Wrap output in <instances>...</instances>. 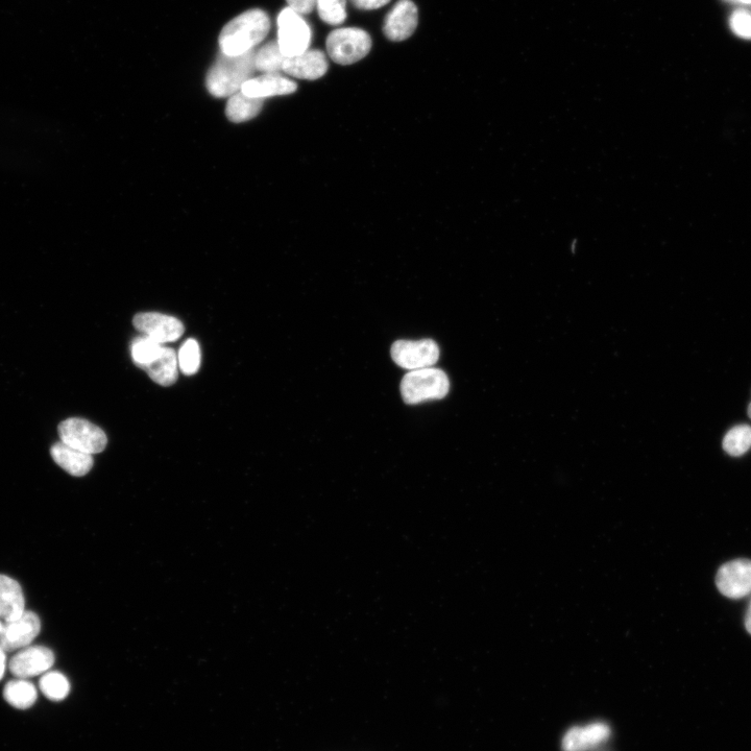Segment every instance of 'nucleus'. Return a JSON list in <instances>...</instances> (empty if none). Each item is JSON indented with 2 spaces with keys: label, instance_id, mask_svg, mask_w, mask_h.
Wrapping results in <instances>:
<instances>
[{
  "label": "nucleus",
  "instance_id": "1",
  "mask_svg": "<svg viewBox=\"0 0 751 751\" xmlns=\"http://www.w3.org/2000/svg\"><path fill=\"white\" fill-rule=\"evenodd\" d=\"M270 30L268 13L260 9L242 13L228 22L222 30L218 38L221 52L228 56L249 53L268 36Z\"/></svg>",
  "mask_w": 751,
  "mask_h": 751
},
{
  "label": "nucleus",
  "instance_id": "2",
  "mask_svg": "<svg viewBox=\"0 0 751 751\" xmlns=\"http://www.w3.org/2000/svg\"><path fill=\"white\" fill-rule=\"evenodd\" d=\"M255 54V50L240 56H228L221 52L207 75L209 93L222 99L240 92L256 70Z\"/></svg>",
  "mask_w": 751,
  "mask_h": 751
},
{
  "label": "nucleus",
  "instance_id": "3",
  "mask_svg": "<svg viewBox=\"0 0 751 751\" xmlns=\"http://www.w3.org/2000/svg\"><path fill=\"white\" fill-rule=\"evenodd\" d=\"M450 391V381L445 372L427 368L410 371L401 382V394L405 403L420 404L429 400H441Z\"/></svg>",
  "mask_w": 751,
  "mask_h": 751
},
{
  "label": "nucleus",
  "instance_id": "4",
  "mask_svg": "<svg viewBox=\"0 0 751 751\" xmlns=\"http://www.w3.org/2000/svg\"><path fill=\"white\" fill-rule=\"evenodd\" d=\"M326 46L328 55L335 63L351 65L369 55L372 38L358 28L338 29L329 34Z\"/></svg>",
  "mask_w": 751,
  "mask_h": 751
},
{
  "label": "nucleus",
  "instance_id": "5",
  "mask_svg": "<svg viewBox=\"0 0 751 751\" xmlns=\"http://www.w3.org/2000/svg\"><path fill=\"white\" fill-rule=\"evenodd\" d=\"M278 43L286 58L308 51L311 31L305 19L292 8L283 9L278 16Z\"/></svg>",
  "mask_w": 751,
  "mask_h": 751
},
{
  "label": "nucleus",
  "instance_id": "6",
  "mask_svg": "<svg viewBox=\"0 0 751 751\" xmlns=\"http://www.w3.org/2000/svg\"><path fill=\"white\" fill-rule=\"evenodd\" d=\"M61 442L88 454H98L107 447V435L98 426L83 419L72 418L59 425Z\"/></svg>",
  "mask_w": 751,
  "mask_h": 751
},
{
  "label": "nucleus",
  "instance_id": "7",
  "mask_svg": "<svg viewBox=\"0 0 751 751\" xmlns=\"http://www.w3.org/2000/svg\"><path fill=\"white\" fill-rule=\"evenodd\" d=\"M392 357L397 365L409 371L432 368L440 358V348L431 339L423 341H398L392 347Z\"/></svg>",
  "mask_w": 751,
  "mask_h": 751
},
{
  "label": "nucleus",
  "instance_id": "8",
  "mask_svg": "<svg viewBox=\"0 0 751 751\" xmlns=\"http://www.w3.org/2000/svg\"><path fill=\"white\" fill-rule=\"evenodd\" d=\"M133 324L140 333L161 345L178 341L185 331L181 321L157 312L139 313Z\"/></svg>",
  "mask_w": 751,
  "mask_h": 751
},
{
  "label": "nucleus",
  "instance_id": "9",
  "mask_svg": "<svg viewBox=\"0 0 751 751\" xmlns=\"http://www.w3.org/2000/svg\"><path fill=\"white\" fill-rule=\"evenodd\" d=\"M41 632V621L33 612L24 613L14 621L5 622L0 632V646L6 652L29 647Z\"/></svg>",
  "mask_w": 751,
  "mask_h": 751
},
{
  "label": "nucleus",
  "instance_id": "10",
  "mask_svg": "<svg viewBox=\"0 0 751 751\" xmlns=\"http://www.w3.org/2000/svg\"><path fill=\"white\" fill-rule=\"evenodd\" d=\"M55 664V654L44 646H29L19 650L9 663L11 673L17 678L42 675Z\"/></svg>",
  "mask_w": 751,
  "mask_h": 751
},
{
  "label": "nucleus",
  "instance_id": "11",
  "mask_svg": "<svg viewBox=\"0 0 751 751\" xmlns=\"http://www.w3.org/2000/svg\"><path fill=\"white\" fill-rule=\"evenodd\" d=\"M720 593L731 599L751 594V561L737 560L723 565L716 577Z\"/></svg>",
  "mask_w": 751,
  "mask_h": 751
},
{
  "label": "nucleus",
  "instance_id": "12",
  "mask_svg": "<svg viewBox=\"0 0 751 751\" xmlns=\"http://www.w3.org/2000/svg\"><path fill=\"white\" fill-rule=\"evenodd\" d=\"M419 12L411 0H399L389 14L383 26L385 37L394 42H401L413 36L418 28Z\"/></svg>",
  "mask_w": 751,
  "mask_h": 751
},
{
  "label": "nucleus",
  "instance_id": "13",
  "mask_svg": "<svg viewBox=\"0 0 751 751\" xmlns=\"http://www.w3.org/2000/svg\"><path fill=\"white\" fill-rule=\"evenodd\" d=\"M612 736L610 725L593 722L583 726H573L563 737L564 751H592L607 743Z\"/></svg>",
  "mask_w": 751,
  "mask_h": 751
},
{
  "label": "nucleus",
  "instance_id": "14",
  "mask_svg": "<svg viewBox=\"0 0 751 751\" xmlns=\"http://www.w3.org/2000/svg\"><path fill=\"white\" fill-rule=\"evenodd\" d=\"M328 66V61L322 51L311 50L296 57L286 58L283 71L290 77L314 81L326 75Z\"/></svg>",
  "mask_w": 751,
  "mask_h": 751
},
{
  "label": "nucleus",
  "instance_id": "15",
  "mask_svg": "<svg viewBox=\"0 0 751 751\" xmlns=\"http://www.w3.org/2000/svg\"><path fill=\"white\" fill-rule=\"evenodd\" d=\"M297 84L279 74H264L261 77L252 78L241 88V92L254 99L272 98V96L288 95L296 92Z\"/></svg>",
  "mask_w": 751,
  "mask_h": 751
},
{
  "label": "nucleus",
  "instance_id": "16",
  "mask_svg": "<svg viewBox=\"0 0 751 751\" xmlns=\"http://www.w3.org/2000/svg\"><path fill=\"white\" fill-rule=\"evenodd\" d=\"M26 613V599L17 581L0 574V619L5 622L17 620Z\"/></svg>",
  "mask_w": 751,
  "mask_h": 751
},
{
  "label": "nucleus",
  "instance_id": "17",
  "mask_svg": "<svg viewBox=\"0 0 751 751\" xmlns=\"http://www.w3.org/2000/svg\"><path fill=\"white\" fill-rule=\"evenodd\" d=\"M51 454L55 463L72 476L82 477L88 474L93 467L91 454L72 448L63 442L52 447Z\"/></svg>",
  "mask_w": 751,
  "mask_h": 751
},
{
  "label": "nucleus",
  "instance_id": "18",
  "mask_svg": "<svg viewBox=\"0 0 751 751\" xmlns=\"http://www.w3.org/2000/svg\"><path fill=\"white\" fill-rule=\"evenodd\" d=\"M178 357L171 348L164 347L162 353L142 370L162 386H171L178 380Z\"/></svg>",
  "mask_w": 751,
  "mask_h": 751
},
{
  "label": "nucleus",
  "instance_id": "19",
  "mask_svg": "<svg viewBox=\"0 0 751 751\" xmlns=\"http://www.w3.org/2000/svg\"><path fill=\"white\" fill-rule=\"evenodd\" d=\"M263 104L264 100L250 98V96L240 91L230 96L226 114L232 123H246V121L255 118L261 112Z\"/></svg>",
  "mask_w": 751,
  "mask_h": 751
},
{
  "label": "nucleus",
  "instance_id": "20",
  "mask_svg": "<svg viewBox=\"0 0 751 751\" xmlns=\"http://www.w3.org/2000/svg\"><path fill=\"white\" fill-rule=\"evenodd\" d=\"M38 693L36 687L23 678L9 682L4 689V698L10 706L18 710H28L35 705Z\"/></svg>",
  "mask_w": 751,
  "mask_h": 751
},
{
  "label": "nucleus",
  "instance_id": "21",
  "mask_svg": "<svg viewBox=\"0 0 751 751\" xmlns=\"http://www.w3.org/2000/svg\"><path fill=\"white\" fill-rule=\"evenodd\" d=\"M286 57L282 54L278 41H271L263 45L255 54L256 70L263 74L277 75L283 71Z\"/></svg>",
  "mask_w": 751,
  "mask_h": 751
},
{
  "label": "nucleus",
  "instance_id": "22",
  "mask_svg": "<svg viewBox=\"0 0 751 751\" xmlns=\"http://www.w3.org/2000/svg\"><path fill=\"white\" fill-rule=\"evenodd\" d=\"M164 347L148 336H140L132 343V358L137 367L143 369L150 365L163 351Z\"/></svg>",
  "mask_w": 751,
  "mask_h": 751
},
{
  "label": "nucleus",
  "instance_id": "23",
  "mask_svg": "<svg viewBox=\"0 0 751 751\" xmlns=\"http://www.w3.org/2000/svg\"><path fill=\"white\" fill-rule=\"evenodd\" d=\"M39 687L45 697L54 701L65 699L70 691L67 677L58 671L44 673L40 678Z\"/></svg>",
  "mask_w": 751,
  "mask_h": 751
},
{
  "label": "nucleus",
  "instance_id": "24",
  "mask_svg": "<svg viewBox=\"0 0 751 751\" xmlns=\"http://www.w3.org/2000/svg\"><path fill=\"white\" fill-rule=\"evenodd\" d=\"M723 448L732 456H741L751 448V427L741 425L725 435Z\"/></svg>",
  "mask_w": 751,
  "mask_h": 751
},
{
  "label": "nucleus",
  "instance_id": "25",
  "mask_svg": "<svg viewBox=\"0 0 751 751\" xmlns=\"http://www.w3.org/2000/svg\"><path fill=\"white\" fill-rule=\"evenodd\" d=\"M179 367L187 376L195 375L201 365V351L200 346L195 339H188L182 346L179 357Z\"/></svg>",
  "mask_w": 751,
  "mask_h": 751
},
{
  "label": "nucleus",
  "instance_id": "26",
  "mask_svg": "<svg viewBox=\"0 0 751 751\" xmlns=\"http://www.w3.org/2000/svg\"><path fill=\"white\" fill-rule=\"evenodd\" d=\"M321 19L330 26H341L347 18V0H318Z\"/></svg>",
  "mask_w": 751,
  "mask_h": 751
},
{
  "label": "nucleus",
  "instance_id": "27",
  "mask_svg": "<svg viewBox=\"0 0 751 751\" xmlns=\"http://www.w3.org/2000/svg\"><path fill=\"white\" fill-rule=\"evenodd\" d=\"M733 33L746 40H751V13L747 10H737L730 18Z\"/></svg>",
  "mask_w": 751,
  "mask_h": 751
},
{
  "label": "nucleus",
  "instance_id": "28",
  "mask_svg": "<svg viewBox=\"0 0 751 751\" xmlns=\"http://www.w3.org/2000/svg\"><path fill=\"white\" fill-rule=\"evenodd\" d=\"M289 8L300 15H307L317 7L318 0H286Z\"/></svg>",
  "mask_w": 751,
  "mask_h": 751
},
{
  "label": "nucleus",
  "instance_id": "29",
  "mask_svg": "<svg viewBox=\"0 0 751 751\" xmlns=\"http://www.w3.org/2000/svg\"><path fill=\"white\" fill-rule=\"evenodd\" d=\"M350 2L360 10H377L390 4L391 0H350Z\"/></svg>",
  "mask_w": 751,
  "mask_h": 751
},
{
  "label": "nucleus",
  "instance_id": "30",
  "mask_svg": "<svg viewBox=\"0 0 751 751\" xmlns=\"http://www.w3.org/2000/svg\"><path fill=\"white\" fill-rule=\"evenodd\" d=\"M7 668L6 651L0 646V681L3 680Z\"/></svg>",
  "mask_w": 751,
  "mask_h": 751
},
{
  "label": "nucleus",
  "instance_id": "31",
  "mask_svg": "<svg viewBox=\"0 0 751 751\" xmlns=\"http://www.w3.org/2000/svg\"><path fill=\"white\" fill-rule=\"evenodd\" d=\"M745 627L747 632L751 635V601L748 604L747 612L745 615Z\"/></svg>",
  "mask_w": 751,
  "mask_h": 751
},
{
  "label": "nucleus",
  "instance_id": "32",
  "mask_svg": "<svg viewBox=\"0 0 751 751\" xmlns=\"http://www.w3.org/2000/svg\"><path fill=\"white\" fill-rule=\"evenodd\" d=\"M733 4H741L745 6H750L751 0H733Z\"/></svg>",
  "mask_w": 751,
  "mask_h": 751
},
{
  "label": "nucleus",
  "instance_id": "33",
  "mask_svg": "<svg viewBox=\"0 0 751 751\" xmlns=\"http://www.w3.org/2000/svg\"><path fill=\"white\" fill-rule=\"evenodd\" d=\"M748 416L751 419V403H750V405L748 407Z\"/></svg>",
  "mask_w": 751,
  "mask_h": 751
},
{
  "label": "nucleus",
  "instance_id": "34",
  "mask_svg": "<svg viewBox=\"0 0 751 751\" xmlns=\"http://www.w3.org/2000/svg\"><path fill=\"white\" fill-rule=\"evenodd\" d=\"M2 629H3V623L0 622V632H2Z\"/></svg>",
  "mask_w": 751,
  "mask_h": 751
}]
</instances>
